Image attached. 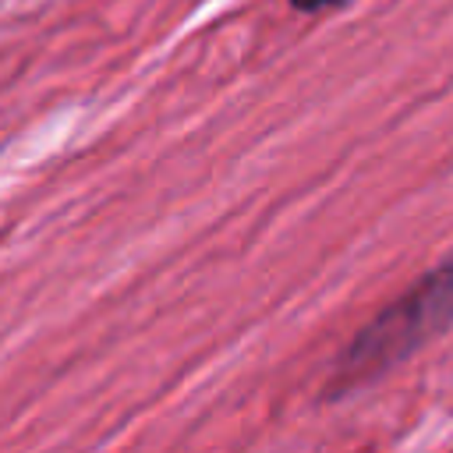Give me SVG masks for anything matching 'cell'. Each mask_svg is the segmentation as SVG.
Returning a JSON list of instances; mask_svg holds the SVG:
<instances>
[{
	"label": "cell",
	"mask_w": 453,
	"mask_h": 453,
	"mask_svg": "<svg viewBox=\"0 0 453 453\" xmlns=\"http://www.w3.org/2000/svg\"><path fill=\"white\" fill-rule=\"evenodd\" d=\"M449 326H453V251L354 336V343L343 350L336 365V386H357L382 375L386 368H393L396 361H403L407 354H414L421 343H428Z\"/></svg>",
	"instance_id": "cell-1"
},
{
	"label": "cell",
	"mask_w": 453,
	"mask_h": 453,
	"mask_svg": "<svg viewBox=\"0 0 453 453\" xmlns=\"http://www.w3.org/2000/svg\"><path fill=\"white\" fill-rule=\"evenodd\" d=\"M340 4H350V0H290V7H294V11H304V14L326 11V7H340Z\"/></svg>",
	"instance_id": "cell-2"
}]
</instances>
